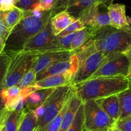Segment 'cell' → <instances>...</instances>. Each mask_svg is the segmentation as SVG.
Wrapping results in <instances>:
<instances>
[{
    "mask_svg": "<svg viewBox=\"0 0 131 131\" xmlns=\"http://www.w3.org/2000/svg\"><path fill=\"white\" fill-rule=\"evenodd\" d=\"M130 81L125 77H98L73 85L77 95L84 102L88 100L118 94L129 87Z\"/></svg>",
    "mask_w": 131,
    "mask_h": 131,
    "instance_id": "obj_1",
    "label": "cell"
},
{
    "mask_svg": "<svg viewBox=\"0 0 131 131\" xmlns=\"http://www.w3.org/2000/svg\"><path fill=\"white\" fill-rule=\"evenodd\" d=\"M53 16L38 17L31 11H25L23 17L12 29L6 41L4 51L8 55L23 50L26 42L42 30Z\"/></svg>",
    "mask_w": 131,
    "mask_h": 131,
    "instance_id": "obj_2",
    "label": "cell"
},
{
    "mask_svg": "<svg viewBox=\"0 0 131 131\" xmlns=\"http://www.w3.org/2000/svg\"><path fill=\"white\" fill-rule=\"evenodd\" d=\"M93 42L96 51L107 54L125 53L131 50V30L129 27L117 29L105 26L96 30Z\"/></svg>",
    "mask_w": 131,
    "mask_h": 131,
    "instance_id": "obj_3",
    "label": "cell"
},
{
    "mask_svg": "<svg viewBox=\"0 0 131 131\" xmlns=\"http://www.w3.org/2000/svg\"><path fill=\"white\" fill-rule=\"evenodd\" d=\"M75 91V88L71 85L55 88L43 104L34 110L38 117L37 128H42L54 119Z\"/></svg>",
    "mask_w": 131,
    "mask_h": 131,
    "instance_id": "obj_4",
    "label": "cell"
},
{
    "mask_svg": "<svg viewBox=\"0 0 131 131\" xmlns=\"http://www.w3.org/2000/svg\"><path fill=\"white\" fill-rule=\"evenodd\" d=\"M37 53L22 50L9 55L10 61L2 89L17 85L23 76L32 68L34 59Z\"/></svg>",
    "mask_w": 131,
    "mask_h": 131,
    "instance_id": "obj_5",
    "label": "cell"
},
{
    "mask_svg": "<svg viewBox=\"0 0 131 131\" xmlns=\"http://www.w3.org/2000/svg\"><path fill=\"white\" fill-rule=\"evenodd\" d=\"M84 104V130L85 131H108L114 123L95 100H88Z\"/></svg>",
    "mask_w": 131,
    "mask_h": 131,
    "instance_id": "obj_6",
    "label": "cell"
},
{
    "mask_svg": "<svg viewBox=\"0 0 131 131\" xmlns=\"http://www.w3.org/2000/svg\"><path fill=\"white\" fill-rule=\"evenodd\" d=\"M50 20L51 19L42 30H40L26 42L23 50L42 52L49 50H61L58 37L55 36L53 32Z\"/></svg>",
    "mask_w": 131,
    "mask_h": 131,
    "instance_id": "obj_7",
    "label": "cell"
},
{
    "mask_svg": "<svg viewBox=\"0 0 131 131\" xmlns=\"http://www.w3.org/2000/svg\"><path fill=\"white\" fill-rule=\"evenodd\" d=\"M128 57L123 53L109 54L106 60L89 79L98 77H125L128 72Z\"/></svg>",
    "mask_w": 131,
    "mask_h": 131,
    "instance_id": "obj_8",
    "label": "cell"
},
{
    "mask_svg": "<svg viewBox=\"0 0 131 131\" xmlns=\"http://www.w3.org/2000/svg\"><path fill=\"white\" fill-rule=\"evenodd\" d=\"M109 54L96 51L80 62L76 73L71 80V85H75L88 80L106 60Z\"/></svg>",
    "mask_w": 131,
    "mask_h": 131,
    "instance_id": "obj_9",
    "label": "cell"
},
{
    "mask_svg": "<svg viewBox=\"0 0 131 131\" xmlns=\"http://www.w3.org/2000/svg\"><path fill=\"white\" fill-rule=\"evenodd\" d=\"M107 7L102 5H94L83 11L79 18L85 26L91 27L96 30L111 26Z\"/></svg>",
    "mask_w": 131,
    "mask_h": 131,
    "instance_id": "obj_10",
    "label": "cell"
},
{
    "mask_svg": "<svg viewBox=\"0 0 131 131\" xmlns=\"http://www.w3.org/2000/svg\"><path fill=\"white\" fill-rule=\"evenodd\" d=\"M75 53L71 50L62 49L38 52L34 59L32 68L37 74L57 62L69 59Z\"/></svg>",
    "mask_w": 131,
    "mask_h": 131,
    "instance_id": "obj_11",
    "label": "cell"
},
{
    "mask_svg": "<svg viewBox=\"0 0 131 131\" xmlns=\"http://www.w3.org/2000/svg\"><path fill=\"white\" fill-rule=\"evenodd\" d=\"M79 67V61L76 54L67 60H62L52 64L48 68L37 74L36 82L51 75H59L64 73H71L75 75Z\"/></svg>",
    "mask_w": 131,
    "mask_h": 131,
    "instance_id": "obj_12",
    "label": "cell"
},
{
    "mask_svg": "<svg viewBox=\"0 0 131 131\" xmlns=\"http://www.w3.org/2000/svg\"><path fill=\"white\" fill-rule=\"evenodd\" d=\"M73 75V74L71 73H64L59 75H51L37 81L32 87H34L37 90H39L71 85V80Z\"/></svg>",
    "mask_w": 131,
    "mask_h": 131,
    "instance_id": "obj_13",
    "label": "cell"
},
{
    "mask_svg": "<svg viewBox=\"0 0 131 131\" xmlns=\"http://www.w3.org/2000/svg\"><path fill=\"white\" fill-rule=\"evenodd\" d=\"M107 9L111 26L117 29L128 27L125 5L111 3L108 5Z\"/></svg>",
    "mask_w": 131,
    "mask_h": 131,
    "instance_id": "obj_14",
    "label": "cell"
},
{
    "mask_svg": "<svg viewBox=\"0 0 131 131\" xmlns=\"http://www.w3.org/2000/svg\"><path fill=\"white\" fill-rule=\"evenodd\" d=\"M95 100L114 123L119 120L121 109L120 104L117 94L98 98Z\"/></svg>",
    "mask_w": 131,
    "mask_h": 131,
    "instance_id": "obj_15",
    "label": "cell"
},
{
    "mask_svg": "<svg viewBox=\"0 0 131 131\" xmlns=\"http://www.w3.org/2000/svg\"><path fill=\"white\" fill-rule=\"evenodd\" d=\"M96 5V0H64L63 10H66L75 18H79L85 10Z\"/></svg>",
    "mask_w": 131,
    "mask_h": 131,
    "instance_id": "obj_16",
    "label": "cell"
},
{
    "mask_svg": "<svg viewBox=\"0 0 131 131\" xmlns=\"http://www.w3.org/2000/svg\"><path fill=\"white\" fill-rule=\"evenodd\" d=\"M82 102H83L79 98L77 95L76 92L75 91L70 99L67 110L64 114L59 131H67Z\"/></svg>",
    "mask_w": 131,
    "mask_h": 131,
    "instance_id": "obj_17",
    "label": "cell"
},
{
    "mask_svg": "<svg viewBox=\"0 0 131 131\" xmlns=\"http://www.w3.org/2000/svg\"><path fill=\"white\" fill-rule=\"evenodd\" d=\"M55 88L42 89L30 93L27 97V104L23 111H34L41 106Z\"/></svg>",
    "mask_w": 131,
    "mask_h": 131,
    "instance_id": "obj_18",
    "label": "cell"
},
{
    "mask_svg": "<svg viewBox=\"0 0 131 131\" xmlns=\"http://www.w3.org/2000/svg\"><path fill=\"white\" fill-rule=\"evenodd\" d=\"M75 19L66 10H62L53 15L50 21L54 35L57 36L68 26L72 23Z\"/></svg>",
    "mask_w": 131,
    "mask_h": 131,
    "instance_id": "obj_19",
    "label": "cell"
},
{
    "mask_svg": "<svg viewBox=\"0 0 131 131\" xmlns=\"http://www.w3.org/2000/svg\"><path fill=\"white\" fill-rule=\"evenodd\" d=\"M96 34V30L89 26H85L84 28L77 31L71 45L70 50L74 51L87 41L93 39Z\"/></svg>",
    "mask_w": 131,
    "mask_h": 131,
    "instance_id": "obj_20",
    "label": "cell"
},
{
    "mask_svg": "<svg viewBox=\"0 0 131 131\" xmlns=\"http://www.w3.org/2000/svg\"><path fill=\"white\" fill-rule=\"evenodd\" d=\"M38 117L35 111H23L17 131H34L37 127Z\"/></svg>",
    "mask_w": 131,
    "mask_h": 131,
    "instance_id": "obj_21",
    "label": "cell"
},
{
    "mask_svg": "<svg viewBox=\"0 0 131 131\" xmlns=\"http://www.w3.org/2000/svg\"><path fill=\"white\" fill-rule=\"evenodd\" d=\"M2 19L9 28L13 29L21 21L25 14V11L16 7L9 10L1 12Z\"/></svg>",
    "mask_w": 131,
    "mask_h": 131,
    "instance_id": "obj_22",
    "label": "cell"
},
{
    "mask_svg": "<svg viewBox=\"0 0 131 131\" xmlns=\"http://www.w3.org/2000/svg\"><path fill=\"white\" fill-rule=\"evenodd\" d=\"M120 104L121 113L119 119L127 118L131 114V85L118 94Z\"/></svg>",
    "mask_w": 131,
    "mask_h": 131,
    "instance_id": "obj_23",
    "label": "cell"
},
{
    "mask_svg": "<svg viewBox=\"0 0 131 131\" xmlns=\"http://www.w3.org/2000/svg\"><path fill=\"white\" fill-rule=\"evenodd\" d=\"M23 111H10L7 110L4 120L6 131H17Z\"/></svg>",
    "mask_w": 131,
    "mask_h": 131,
    "instance_id": "obj_24",
    "label": "cell"
},
{
    "mask_svg": "<svg viewBox=\"0 0 131 131\" xmlns=\"http://www.w3.org/2000/svg\"><path fill=\"white\" fill-rule=\"evenodd\" d=\"M70 100L66 104V105L62 109V110L60 111L59 114L54 119H53L51 122H49L48 124H46V125L44 126L42 128H38V131H59L63 116H64L65 112L67 110L69 103H70Z\"/></svg>",
    "mask_w": 131,
    "mask_h": 131,
    "instance_id": "obj_25",
    "label": "cell"
},
{
    "mask_svg": "<svg viewBox=\"0 0 131 131\" xmlns=\"http://www.w3.org/2000/svg\"><path fill=\"white\" fill-rule=\"evenodd\" d=\"M84 104L80 105L75 118L67 131H84Z\"/></svg>",
    "mask_w": 131,
    "mask_h": 131,
    "instance_id": "obj_26",
    "label": "cell"
},
{
    "mask_svg": "<svg viewBox=\"0 0 131 131\" xmlns=\"http://www.w3.org/2000/svg\"><path fill=\"white\" fill-rule=\"evenodd\" d=\"M21 89L19 86L12 85L9 88L3 89L1 90V95L5 102V107L9 105L12 100H14L16 97L18 96L21 93Z\"/></svg>",
    "mask_w": 131,
    "mask_h": 131,
    "instance_id": "obj_27",
    "label": "cell"
},
{
    "mask_svg": "<svg viewBox=\"0 0 131 131\" xmlns=\"http://www.w3.org/2000/svg\"><path fill=\"white\" fill-rule=\"evenodd\" d=\"M36 77L37 73L34 68H31L23 76L17 85L21 89L34 86L35 83L36 82Z\"/></svg>",
    "mask_w": 131,
    "mask_h": 131,
    "instance_id": "obj_28",
    "label": "cell"
},
{
    "mask_svg": "<svg viewBox=\"0 0 131 131\" xmlns=\"http://www.w3.org/2000/svg\"><path fill=\"white\" fill-rule=\"evenodd\" d=\"M64 0H39L40 7L44 10H55L57 12L63 10Z\"/></svg>",
    "mask_w": 131,
    "mask_h": 131,
    "instance_id": "obj_29",
    "label": "cell"
},
{
    "mask_svg": "<svg viewBox=\"0 0 131 131\" xmlns=\"http://www.w3.org/2000/svg\"><path fill=\"white\" fill-rule=\"evenodd\" d=\"M10 61V56L4 51L0 54V90H2V84L7 73V69Z\"/></svg>",
    "mask_w": 131,
    "mask_h": 131,
    "instance_id": "obj_30",
    "label": "cell"
},
{
    "mask_svg": "<svg viewBox=\"0 0 131 131\" xmlns=\"http://www.w3.org/2000/svg\"><path fill=\"white\" fill-rule=\"evenodd\" d=\"M85 27V26L83 23L82 21L79 18H76L72 23L70 24L63 31H62L60 34H59L57 36V37H63V36L70 34H71V33L76 32V31H79V30L84 28Z\"/></svg>",
    "mask_w": 131,
    "mask_h": 131,
    "instance_id": "obj_31",
    "label": "cell"
},
{
    "mask_svg": "<svg viewBox=\"0 0 131 131\" xmlns=\"http://www.w3.org/2000/svg\"><path fill=\"white\" fill-rule=\"evenodd\" d=\"M15 6L24 11H31L40 7L39 0H16Z\"/></svg>",
    "mask_w": 131,
    "mask_h": 131,
    "instance_id": "obj_32",
    "label": "cell"
},
{
    "mask_svg": "<svg viewBox=\"0 0 131 131\" xmlns=\"http://www.w3.org/2000/svg\"><path fill=\"white\" fill-rule=\"evenodd\" d=\"M76 32L71 33V34L63 36V37H57L60 48L63 49V50H70L71 45L72 43L74 37L76 34Z\"/></svg>",
    "mask_w": 131,
    "mask_h": 131,
    "instance_id": "obj_33",
    "label": "cell"
},
{
    "mask_svg": "<svg viewBox=\"0 0 131 131\" xmlns=\"http://www.w3.org/2000/svg\"><path fill=\"white\" fill-rule=\"evenodd\" d=\"M114 127L121 131H131V118L119 119L116 122Z\"/></svg>",
    "mask_w": 131,
    "mask_h": 131,
    "instance_id": "obj_34",
    "label": "cell"
},
{
    "mask_svg": "<svg viewBox=\"0 0 131 131\" xmlns=\"http://www.w3.org/2000/svg\"><path fill=\"white\" fill-rule=\"evenodd\" d=\"M12 30V29L9 28L6 25L3 20H0V39H1L3 40L6 42Z\"/></svg>",
    "mask_w": 131,
    "mask_h": 131,
    "instance_id": "obj_35",
    "label": "cell"
},
{
    "mask_svg": "<svg viewBox=\"0 0 131 131\" xmlns=\"http://www.w3.org/2000/svg\"><path fill=\"white\" fill-rule=\"evenodd\" d=\"M15 7L14 0H0V10H9Z\"/></svg>",
    "mask_w": 131,
    "mask_h": 131,
    "instance_id": "obj_36",
    "label": "cell"
},
{
    "mask_svg": "<svg viewBox=\"0 0 131 131\" xmlns=\"http://www.w3.org/2000/svg\"><path fill=\"white\" fill-rule=\"evenodd\" d=\"M6 111H7V109L5 107L4 101H3L2 95H1V90H0V119H2Z\"/></svg>",
    "mask_w": 131,
    "mask_h": 131,
    "instance_id": "obj_37",
    "label": "cell"
},
{
    "mask_svg": "<svg viewBox=\"0 0 131 131\" xmlns=\"http://www.w3.org/2000/svg\"><path fill=\"white\" fill-rule=\"evenodd\" d=\"M128 57V62H129V66H128V72L127 75V78L128 79V80H131V50L125 53Z\"/></svg>",
    "mask_w": 131,
    "mask_h": 131,
    "instance_id": "obj_38",
    "label": "cell"
},
{
    "mask_svg": "<svg viewBox=\"0 0 131 131\" xmlns=\"http://www.w3.org/2000/svg\"><path fill=\"white\" fill-rule=\"evenodd\" d=\"M114 0H96V5H106L108 6L110 4L113 3Z\"/></svg>",
    "mask_w": 131,
    "mask_h": 131,
    "instance_id": "obj_39",
    "label": "cell"
},
{
    "mask_svg": "<svg viewBox=\"0 0 131 131\" xmlns=\"http://www.w3.org/2000/svg\"><path fill=\"white\" fill-rule=\"evenodd\" d=\"M7 111L5 112V114L3 115V116L2 117V119H0V131H6L5 127V125H4V120H5V117L6 114H7Z\"/></svg>",
    "mask_w": 131,
    "mask_h": 131,
    "instance_id": "obj_40",
    "label": "cell"
},
{
    "mask_svg": "<svg viewBox=\"0 0 131 131\" xmlns=\"http://www.w3.org/2000/svg\"><path fill=\"white\" fill-rule=\"evenodd\" d=\"M6 42H5L3 40L0 39V54L2 53L3 51H4L5 47Z\"/></svg>",
    "mask_w": 131,
    "mask_h": 131,
    "instance_id": "obj_41",
    "label": "cell"
},
{
    "mask_svg": "<svg viewBox=\"0 0 131 131\" xmlns=\"http://www.w3.org/2000/svg\"><path fill=\"white\" fill-rule=\"evenodd\" d=\"M127 22H128V27L131 30V17H127Z\"/></svg>",
    "mask_w": 131,
    "mask_h": 131,
    "instance_id": "obj_42",
    "label": "cell"
},
{
    "mask_svg": "<svg viewBox=\"0 0 131 131\" xmlns=\"http://www.w3.org/2000/svg\"><path fill=\"white\" fill-rule=\"evenodd\" d=\"M108 131H121V130H119V129H118L117 128H116L115 127H113V128H111V129H109Z\"/></svg>",
    "mask_w": 131,
    "mask_h": 131,
    "instance_id": "obj_43",
    "label": "cell"
},
{
    "mask_svg": "<svg viewBox=\"0 0 131 131\" xmlns=\"http://www.w3.org/2000/svg\"><path fill=\"white\" fill-rule=\"evenodd\" d=\"M1 12H2V11L0 10V20L2 19V14H1ZM2 20H3V19H2Z\"/></svg>",
    "mask_w": 131,
    "mask_h": 131,
    "instance_id": "obj_44",
    "label": "cell"
},
{
    "mask_svg": "<svg viewBox=\"0 0 131 131\" xmlns=\"http://www.w3.org/2000/svg\"><path fill=\"white\" fill-rule=\"evenodd\" d=\"M34 131H38V128H37V127L34 130Z\"/></svg>",
    "mask_w": 131,
    "mask_h": 131,
    "instance_id": "obj_45",
    "label": "cell"
},
{
    "mask_svg": "<svg viewBox=\"0 0 131 131\" xmlns=\"http://www.w3.org/2000/svg\"><path fill=\"white\" fill-rule=\"evenodd\" d=\"M131 118V114L129 116H128L127 118Z\"/></svg>",
    "mask_w": 131,
    "mask_h": 131,
    "instance_id": "obj_46",
    "label": "cell"
},
{
    "mask_svg": "<svg viewBox=\"0 0 131 131\" xmlns=\"http://www.w3.org/2000/svg\"><path fill=\"white\" fill-rule=\"evenodd\" d=\"M130 81V85H131V80H129Z\"/></svg>",
    "mask_w": 131,
    "mask_h": 131,
    "instance_id": "obj_47",
    "label": "cell"
},
{
    "mask_svg": "<svg viewBox=\"0 0 131 131\" xmlns=\"http://www.w3.org/2000/svg\"><path fill=\"white\" fill-rule=\"evenodd\" d=\"M14 1H15V3H16V0H14Z\"/></svg>",
    "mask_w": 131,
    "mask_h": 131,
    "instance_id": "obj_48",
    "label": "cell"
}]
</instances>
